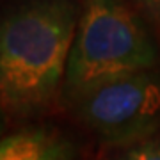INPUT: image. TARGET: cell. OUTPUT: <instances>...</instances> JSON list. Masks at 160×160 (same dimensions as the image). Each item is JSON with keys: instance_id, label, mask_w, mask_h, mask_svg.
I'll list each match as a JSON object with an SVG mask.
<instances>
[{"instance_id": "1", "label": "cell", "mask_w": 160, "mask_h": 160, "mask_svg": "<svg viewBox=\"0 0 160 160\" xmlns=\"http://www.w3.org/2000/svg\"><path fill=\"white\" fill-rule=\"evenodd\" d=\"M80 0H12L0 11V103L6 114H43L62 92Z\"/></svg>"}, {"instance_id": "2", "label": "cell", "mask_w": 160, "mask_h": 160, "mask_svg": "<svg viewBox=\"0 0 160 160\" xmlns=\"http://www.w3.org/2000/svg\"><path fill=\"white\" fill-rule=\"evenodd\" d=\"M80 18L64 77L71 103L94 87L158 68L151 27L128 0H80Z\"/></svg>"}, {"instance_id": "3", "label": "cell", "mask_w": 160, "mask_h": 160, "mask_svg": "<svg viewBox=\"0 0 160 160\" xmlns=\"http://www.w3.org/2000/svg\"><path fill=\"white\" fill-rule=\"evenodd\" d=\"M77 119L102 142L132 146L160 126V71L121 77L69 103Z\"/></svg>"}, {"instance_id": "4", "label": "cell", "mask_w": 160, "mask_h": 160, "mask_svg": "<svg viewBox=\"0 0 160 160\" xmlns=\"http://www.w3.org/2000/svg\"><path fill=\"white\" fill-rule=\"evenodd\" d=\"M68 139L46 128H27L0 139V160H73Z\"/></svg>"}, {"instance_id": "5", "label": "cell", "mask_w": 160, "mask_h": 160, "mask_svg": "<svg viewBox=\"0 0 160 160\" xmlns=\"http://www.w3.org/2000/svg\"><path fill=\"white\" fill-rule=\"evenodd\" d=\"M116 160H160V141L151 137L142 142L126 146Z\"/></svg>"}, {"instance_id": "6", "label": "cell", "mask_w": 160, "mask_h": 160, "mask_svg": "<svg viewBox=\"0 0 160 160\" xmlns=\"http://www.w3.org/2000/svg\"><path fill=\"white\" fill-rule=\"evenodd\" d=\"M128 2L160 36V0H128Z\"/></svg>"}, {"instance_id": "7", "label": "cell", "mask_w": 160, "mask_h": 160, "mask_svg": "<svg viewBox=\"0 0 160 160\" xmlns=\"http://www.w3.org/2000/svg\"><path fill=\"white\" fill-rule=\"evenodd\" d=\"M4 126H6V110H4L2 103H0V139H2V130H4Z\"/></svg>"}]
</instances>
